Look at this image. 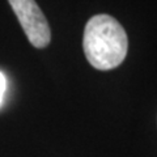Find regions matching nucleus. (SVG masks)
Instances as JSON below:
<instances>
[{"label": "nucleus", "instance_id": "f257e3e1", "mask_svg": "<svg viewBox=\"0 0 157 157\" xmlns=\"http://www.w3.org/2000/svg\"><path fill=\"white\" fill-rule=\"evenodd\" d=\"M84 54L90 64L100 71L117 68L128 50L126 30L114 17L96 14L86 22L82 39Z\"/></svg>", "mask_w": 157, "mask_h": 157}, {"label": "nucleus", "instance_id": "f03ea898", "mask_svg": "<svg viewBox=\"0 0 157 157\" xmlns=\"http://www.w3.org/2000/svg\"><path fill=\"white\" fill-rule=\"evenodd\" d=\"M22 30L34 47L43 48L50 43L51 32L45 14L34 0H8Z\"/></svg>", "mask_w": 157, "mask_h": 157}, {"label": "nucleus", "instance_id": "7ed1b4c3", "mask_svg": "<svg viewBox=\"0 0 157 157\" xmlns=\"http://www.w3.org/2000/svg\"><path fill=\"white\" fill-rule=\"evenodd\" d=\"M4 92H6V76L0 72V105H2V102H3Z\"/></svg>", "mask_w": 157, "mask_h": 157}]
</instances>
